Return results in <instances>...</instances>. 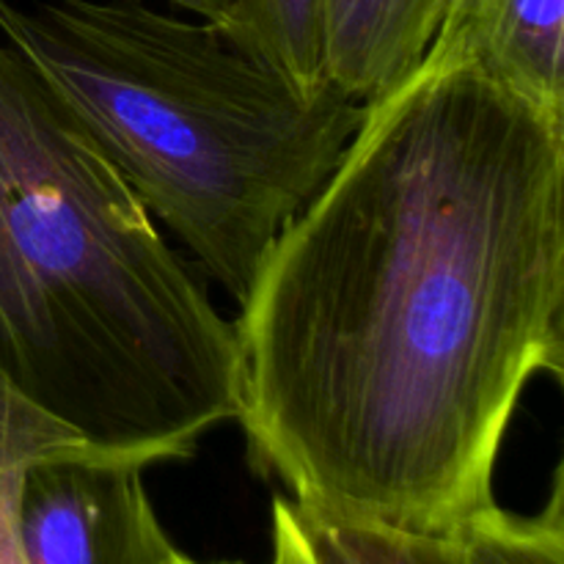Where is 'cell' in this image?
<instances>
[{
	"label": "cell",
	"instance_id": "6",
	"mask_svg": "<svg viewBox=\"0 0 564 564\" xmlns=\"http://www.w3.org/2000/svg\"><path fill=\"white\" fill-rule=\"evenodd\" d=\"M449 0H323V64L330 86L369 105L427 55Z\"/></svg>",
	"mask_w": 564,
	"mask_h": 564
},
{
	"label": "cell",
	"instance_id": "8",
	"mask_svg": "<svg viewBox=\"0 0 564 564\" xmlns=\"http://www.w3.org/2000/svg\"><path fill=\"white\" fill-rule=\"evenodd\" d=\"M209 22L301 88L330 86L323 64V0H213Z\"/></svg>",
	"mask_w": 564,
	"mask_h": 564
},
{
	"label": "cell",
	"instance_id": "4",
	"mask_svg": "<svg viewBox=\"0 0 564 564\" xmlns=\"http://www.w3.org/2000/svg\"><path fill=\"white\" fill-rule=\"evenodd\" d=\"M25 564H174L141 463L102 452L39 460L20 490Z\"/></svg>",
	"mask_w": 564,
	"mask_h": 564
},
{
	"label": "cell",
	"instance_id": "1",
	"mask_svg": "<svg viewBox=\"0 0 564 564\" xmlns=\"http://www.w3.org/2000/svg\"><path fill=\"white\" fill-rule=\"evenodd\" d=\"M564 119L424 55L367 105L235 325L248 452L330 521L444 538L564 369Z\"/></svg>",
	"mask_w": 564,
	"mask_h": 564
},
{
	"label": "cell",
	"instance_id": "5",
	"mask_svg": "<svg viewBox=\"0 0 564 564\" xmlns=\"http://www.w3.org/2000/svg\"><path fill=\"white\" fill-rule=\"evenodd\" d=\"M427 55L564 119V0H449Z\"/></svg>",
	"mask_w": 564,
	"mask_h": 564
},
{
	"label": "cell",
	"instance_id": "7",
	"mask_svg": "<svg viewBox=\"0 0 564 564\" xmlns=\"http://www.w3.org/2000/svg\"><path fill=\"white\" fill-rule=\"evenodd\" d=\"M273 554L286 564H449L444 538L330 521L273 499Z\"/></svg>",
	"mask_w": 564,
	"mask_h": 564
},
{
	"label": "cell",
	"instance_id": "2",
	"mask_svg": "<svg viewBox=\"0 0 564 564\" xmlns=\"http://www.w3.org/2000/svg\"><path fill=\"white\" fill-rule=\"evenodd\" d=\"M0 378L105 455L187 460L240 413L235 325L0 39Z\"/></svg>",
	"mask_w": 564,
	"mask_h": 564
},
{
	"label": "cell",
	"instance_id": "9",
	"mask_svg": "<svg viewBox=\"0 0 564 564\" xmlns=\"http://www.w3.org/2000/svg\"><path fill=\"white\" fill-rule=\"evenodd\" d=\"M77 452L99 449L0 378V564H25L20 540V490L28 468L47 457Z\"/></svg>",
	"mask_w": 564,
	"mask_h": 564
},
{
	"label": "cell",
	"instance_id": "10",
	"mask_svg": "<svg viewBox=\"0 0 564 564\" xmlns=\"http://www.w3.org/2000/svg\"><path fill=\"white\" fill-rule=\"evenodd\" d=\"M444 545L449 564H564L562 466L538 516H516L494 501L446 532Z\"/></svg>",
	"mask_w": 564,
	"mask_h": 564
},
{
	"label": "cell",
	"instance_id": "3",
	"mask_svg": "<svg viewBox=\"0 0 564 564\" xmlns=\"http://www.w3.org/2000/svg\"><path fill=\"white\" fill-rule=\"evenodd\" d=\"M0 39L237 303L367 113L336 86L301 88L215 22L143 0H0Z\"/></svg>",
	"mask_w": 564,
	"mask_h": 564
},
{
	"label": "cell",
	"instance_id": "11",
	"mask_svg": "<svg viewBox=\"0 0 564 564\" xmlns=\"http://www.w3.org/2000/svg\"><path fill=\"white\" fill-rule=\"evenodd\" d=\"M174 564H202V562H193L191 560V556H185V554H180V556H176V562ZM270 564H286L284 560H281V556H275L273 554V560H270Z\"/></svg>",
	"mask_w": 564,
	"mask_h": 564
}]
</instances>
